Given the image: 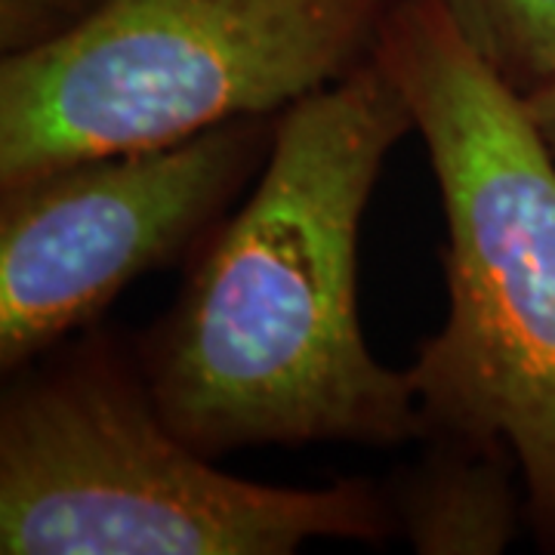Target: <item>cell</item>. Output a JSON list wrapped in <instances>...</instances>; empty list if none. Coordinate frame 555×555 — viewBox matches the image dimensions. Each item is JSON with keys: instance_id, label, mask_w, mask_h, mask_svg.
<instances>
[{"instance_id": "cell-1", "label": "cell", "mask_w": 555, "mask_h": 555, "mask_svg": "<svg viewBox=\"0 0 555 555\" xmlns=\"http://www.w3.org/2000/svg\"><path fill=\"white\" fill-rule=\"evenodd\" d=\"M414 112L377 60L278 115L257 182L133 339L164 423L210 460L309 444H416L408 371L358 315L361 222Z\"/></svg>"}, {"instance_id": "cell-2", "label": "cell", "mask_w": 555, "mask_h": 555, "mask_svg": "<svg viewBox=\"0 0 555 555\" xmlns=\"http://www.w3.org/2000/svg\"><path fill=\"white\" fill-rule=\"evenodd\" d=\"M377 65L414 112L444 232L448 315L408 367L426 436L500 441L555 555V160L441 0H398Z\"/></svg>"}, {"instance_id": "cell-3", "label": "cell", "mask_w": 555, "mask_h": 555, "mask_svg": "<svg viewBox=\"0 0 555 555\" xmlns=\"http://www.w3.org/2000/svg\"><path fill=\"white\" fill-rule=\"evenodd\" d=\"M3 379V555H291L398 537L371 478L284 488L222 473L164 423L133 339L105 324Z\"/></svg>"}, {"instance_id": "cell-4", "label": "cell", "mask_w": 555, "mask_h": 555, "mask_svg": "<svg viewBox=\"0 0 555 555\" xmlns=\"http://www.w3.org/2000/svg\"><path fill=\"white\" fill-rule=\"evenodd\" d=\"M398 0H108L0 60V189L275 118L374 62Z\"/></svg>"}, {"instance_id": "cell-5", "label": "cell", "mask_w": 555, "mask_h": 555, "mask_svg": "<svg viewBox=\"0 0 555 555\" xmlns=\"http://www.w3.org/2000/svg\"><path fill=\"white\" fill-rule=\"evenodd\" d=\"M275 127L241 118L0 189V374L102 324L137 278L198 257L262 173Z\"/></svg>"}, {"instance_id": "cell-6", "label": "cell", "mask_w": 555, "mask_h": 555, "mask_svg": "<svg viewBox=\"0 0 555 555\" xmlns=\"http://www.w3.org/2000/svg\"><path fill=\"white\" fill-rule=\"evenodd\" d=\"M383 481L398 537L416 555H500L525 528L516 454L500 441L426 436Z\"/></svg>"}, {"instance_id": "cell-7", "label": "cell", "mask_w": 555, "mask_h": 555, "mask_svg": "<svg viewBox=\"0 0 555 555\" xmlns=\"http://www.w3.org/2000/svg\"><path fill=\"white\" fill-rule=\"evenodd\" d=\"M441 7L518 96L555 78V0H441Z\"/></svg>"}, {"instance_id": "cell-8", "label": "cell", "mask_w": 555, "mask_h": 555, "mask_svg": "<svg viewBox=\"0 0 555 555\" xmlns=\"http://www.w3.org/2000/svg\"><path fill=\"white\" fill-rule=\"evenodd\" d=\"M108 0H0V56H20L72 35Z\"/></svg>"}, {"instance_id": "cell-9", "label": "cell", "mask_w": 555, "mask_h": 555, "mask_svg": "<svg viewBox=\"0 0 555 555\" xmlns=\"http://www.w3.org/2000/svg\"><path fill=\"white\" fill-rule=\"evenodd\" d=\"M525 115L534 124L537 137L543 142V149L550 152V158L555 160V78L546 83H540L534 93L521 96Z\"/></svg>"}]
</instances>
